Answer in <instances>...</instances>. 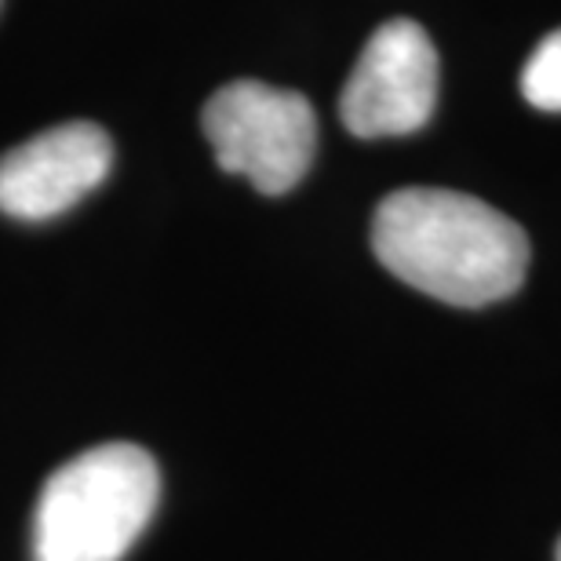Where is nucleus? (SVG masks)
<instances>
[{
  "mask_svg": "<svg viewBox=\"0 0 561 561\" xmlns=\"http://www.w3.org/2000/svg\"><path fill=\"white\" fill-rule=\"evenodd\" d=\"M373 252L405 285L453 307L507 299L529 274V238L518 222L485 201L437 186L383 197Z\"/></svg>",
  "mask_w": 561,
  "mask_h": 561,
  "instance_id": "nucleus-1",
  "label": "nucleus"
},
{
  "mask_svg": "<svg viewBox=\"0 0 561 561\" xmlns=\"http://www.w3.org/2000/svg\"><path fill=\"white\" fill-rule=\"evenodd\" d=\"M161 474L131 442L95 445L62 463L33 514V561H121L150 525Z\"/></svg>",
  "mask_w": 561,
  "mask_h": 561,
  "instance_id": "nucleus-2",
  "label": "nucleus"
},
{
  "mask_svg": "<svg viewBox=\"0 0 561 561\" xmlns=\"http://www.w3.org/2000/svg\"><path fill=\"white\" fill-rule=\"evenodd\" d=\"M205 136L216 164L244 175L266 197L288 194L318 153V117L299 92L263 81L222 84L205 106Z\"/></svg>",
  "mask_w": 561,
  "mask_h": 561,
  "instance_id": "nucleus-3",
  "label": "nucleus"
},
{
  "mask_svg": "<svg viewBox=\"0 0 561 561\" xmlns=\"http://www.w3.org/2000/svg\"><path fill=\"white\" fill-rule=\"evenodd\" d=\"M437 106V51L412 19H390L368 37L340 117L357 139H398L420 131Z\"/></svg>",
  "mask_w": 561,
  "mask_h": 561,
  "instance_id": "nucleus-4",
  "label": "nucleus"
},
{
  "mask_svg": "<svg viewBox=\"0 0 561 561\" xmlns=\"http://www.w3.org/2000/svg\"><path fill=\"white\" fill-rule=\"evenodd\" d=\"M114 142L92 121H66L0 157V211L11 219H55L110 175Z\"/></svg>",
  "mask_w": 561,
  "mask_h": 561,
  "instance_id": "nucleus-5",
  "label": "nucleus"
},
{
  "mask_svg": "<svg viewBox=\"0 0 561 561\" xmlns=\"http://www.w3.org/2000/svg\"><path fill=\"white\" fill-rule=\"evenodd\" d=\"M522 95L543 114H561V30L536 44L522 70Z\"/></svg>",
  "mask_w": 561,
  "mask_h": 561,
  "instance_id": "nucleus-6",
  "label": "nucleus"
},
{
  "mask_svg": "<svg viewBox=\"0 0 561 561\" xmlns=\"http://www.w3.org/2000/svg\"><path fill=\"white\" fill-rule=\"evenodd\" d=\"M558 561H561V540H558Z\"/></svg>",
  "mask_w": 561,
  "mask_h": 561,
  "instance_id": "nucleus-7",
  "label": "nucleus"
}]
</instances>
